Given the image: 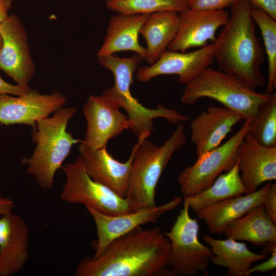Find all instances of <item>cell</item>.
<instances>
[{"mask_svg":"<svg viewBox=\"0 0 276 276\" xmlns=\"http://www.w3.org/2000/svg\"><path fill=\"white\" fill-rule=\"evenodd\" d=\"M271 183H267L254 192L228 198L203 207L196 212L212 234L221 235L227 226L244 215L248 210L263 202Z\"/></svg>","mask_w":276,"mask_h":276,"instance_id":"cell-19","label":"cell"},{"mask_svg":"<svg viewBox=\"0 0 276 276\" xmlns=\"http://www.w3.org/2000/svg\"><path fill=\"white\" fill-rule=\"evenodd\" d=\"M29 232L25 221L13 212L0 218V276L21 270L29 258Z\"/></svg>","mask_w":276,"mask_h":276,"instance_id":"cell-17","label":"cell"},{"mask_svg":"<svg viewBox=\"0 0 276 276\" xmlns=\"http://www.w3.org/2000/svg\"><path fill=\"white\" fill-rule=\"evenodd\" d=\"M247 0H236L226 24L213 44L218 70L234 75L256 89L263 87L265 77L261 67L264 53L257 37L255 23Z\"/></svg>","mask_w":276,"mask_h":276,"instance_id":"cell-2","label":"cell"},{"mask_svg":"<svg viewBox=\"0 0 276 276\" xmlns=\"http://www.w3.org/2000/svg\"><path fill=\"white\" fill-rule=\"evenodd\" d=\"M263 204L272 221L276 224V183L271 184L264 196Z\"/></svg>","mask_w":276,"mask_h":276,"instance_id":"cell-30","label":"cell"},{"mask_svg":"<svg viewBox=\"0 0 276 276\" xmlns=\"http://www.w3.org/2000/svg\"><path fill=\"white\" fill-rule=\"evenodd\" d=\"M214 61L213 43L190 52L167 50L153 64L140 67L136 80L147 82L157 76H178V82L186 84Z\"/></svg>","mask_w":276,"mask_h":276,"instance_id":"cell-14","label":"cell"},{"mask_svg":"<svg viewBox=\"0 0 276 276\" xmlns=\"http://www.w3.org/2000/svg\"><path fill=\"white\" fill-rule=\"evenodd\" d=\"M251 7L263 10L276 20V0H247Z\"/></svg>","mask_w":276,"mask_h":276,"instance_id":"cell-33","label":"cell"},{"mask_svg":"<svg viewBox=\"0 0 276 276\" xmlns=\"http://www.w3.org/2000/svg\"><path fill=\"white\" fill-rule=\"evenodd\" d=\"M254 21L260 29L268 60L266 92L276 88V20L260 9L251 7Z\"/></svg>","mask_w":276,"mask_h":276,"instance_id":"cell-26","label":"cell"},{"mask_svg":"<svg viewBox=\"0 0 276 276\" xmlns=\"http://www.w3.org/2000/svg\"><path fill=\"white\" fill-rule=\"evenodd\" d=\"M236 0H188L189 8L200 10H220L231 7Z\"/></svg>","mask_w":276,"mask_h":276,"instance_id":"cell-29","label":"cell"},{"mask_svg":"<svg viewBox=\"0 0 276 276\" xmlns=\"http://www.w3.org/2000/svg\"><path fill=\"white\" fill-rule=\"evenodd\" d=\"M249 133L261 145L276 147V93L259 108L250 123Z\"/></svg>","mask_w":276,"mask_h":276,"instance_id":"cell-27","label":"cell"},{"mask_svg":"<svg viewBox=\"0 0 276 276\" xmlns=\"http://www.w3.org/2000/svg\"><path fill=\"white\" fill-rule=\"evenodd\" d=\"M12 3V0H0V25L9 16Z\"/></svg>","mask_w":276,"mask_h":276,"instance_id":"cell-35","label":"cell"},{"mask_svg":"<svg viewBox=\"0 0 276 276\" xmlns=\"http://www.w3.org/2000/svg\"><path fill=\"white\" fill-rule=\"evenodd\" d=\"M3 44V38L2 37L0 34V51L1 50Z\"/></svg>","mask_w":276,"mask_h":276,"instance_id":"cell-36","label":"cell"},{"mask_svg":"<svg viewBox=\"0 0 276 276\" xmlns=\"http://www.w3.org/2000/svg\"><path fill=\"white\" fill-rule=\"evenodd\" d=\"M188 200L169 231L164 233L170 243V268L174 275L192 276L206 272L212 253L210 247L199 240L197 219L189 213Z\"/></svg>","mask_w":276,"mask_h":276,"instance_id":"cell-6","label":"cell"},{"mask_svg":"<svg viewBox=\"0 0 276 276\" xmlns=\"http://www.w3.org/2000/svg\"><path fill=\"white\" fill-rule=\"evenodd\" d=\"M98 63L110 71L114 77L115 85H131L133 75L143 59L138 55L121 58L110 55L97 57Z\"/></svg>","mask_w":276,"mask_h":276,"instance_id":"cell-28","label":"cell"},{"mask_svg":"<svg viewBox=\"0 0 276 276\" xmlns=\"http://www.w3.org/2000/svg\"><path fill=\"white\" fill-rule=\"evenodd\" d=\"M151 133L144 132L138 137L128 159L121 162L107 151L106 146L93 149L81 143L78 148L85 170L94 180L107 187L118 195L125 197L135 152L142 142Z\"/></svg>","mask_w":276,"mask_h":276,"instance_id":"cell-13","label":"cell"},{"mask_svg":"<svg viewBox=\"0 0 276 276\" xmlns=\"http://www.w3.org/2000/svg\"><path fill=\"white\" fill-rule=\"evenodd\" d=\"M248 193L240 177L238 160L229 171L220 174L206 189L186 198L195 212L223 199Z\"/></svg>","mask_w":276,"mask_h":276,"instance_id":"cell-24","label":"cell"},{"mask_svg":"<svg viewBox=\"0 0 276 276\" xmlns=\"http://www.w3.org/2000/svg\"><path fill=\"white\" fill-rule=\"evenodd\" d=\"M179 26L178 13L172 11L150 14L141 27V34L147 47L145 60L154 63L168 50L174 39Z\"/></svg>","mask_w":276,"mask_h":276,"instance_id":"cell-23","label":"cell"},{"mask_svg":"<svg viewBox=\"0 0 276 276\" xmlns=\"http://www.w3.org/2000/svg\"><path fill=\"white\" fill-rule=\"evenodd\" d=\"M272 93L258 92L238 77L208 67L185 84L181 102L193 106L200 99H211L251 123Z\"/></svg>","mask_w":276,"mask_h":276,"instance_id":"cell-4","label":"cell"},{"mask_svg":"<svg viewBox=\"0 0 276 276\" xmlns=\"http://www.w3.org/2000/svg\"><path fill=\"white\" fill-rule=\"evenodd\" d=\"M226 238L245 241L257 246L276 242V224L267 214L264 205L255 206L225 228Z\"/></svg>","mask_w":276,"mask_h":276,"instance_id":"cell-22","label":"cell"},{"mask_svg":"<svg viewBox=\"0 0 276 276\" xmlns=\"http://www.w3.org/2000/svg\"><path fill=\"white\" fill-rule=\"evenodd\" d=\"M185 126L177 125L171 135L160 146L148 138L136 150L125 197L132 211L156 205V189L159 179L174 154L186 142Z\"/></svg>","mask_w":276,"mask_h":276,"instance_id":"cell-5","label":"cell"},{"mask_svg":"<svg viewBox=\"0 0 276 276\" xmlns=\"http://www.w3.org/2000/svg\"><path fill=\"white\" fill-rule=\"evenodd\" d=\"M267 259V258H266ZM276 267V249L271 252V256L266 261L251 267L248 272L249 275L256 272L260 273L274 270Z\"/></svg>","mask_w":276,"mask_h":276,"instance_id":"cell-32","label":"cell"},{"mask_svg":"<svg viewBox=\"0 0 276 276\" xmlns=\"http://www.w3.org/2000/svg\"><path fill=\"white\" fill-rule=\"evenodd\" d=\"M107 8L118 14L137 15L166 11L179 13L189 8L188 0H106Z\"/></svg>","mask_w":276,"mask_h":276,"instance_id":"cell-25","label":"cell"},{"mask_svg":"<svg viewBox=\"0 0 276 276\" xmlns=\"http://www.w3.org/2000/svg\"><path fill=\"white\" fill-rule=\"evenodd\" d=\"M31 89L28 86L12 84L4 80L0 76V95L9 94L19 96L28 93Z\"/></svg>","mask_w":276,"mask_h":276,"instance_id":"cell-31","label":"cell"},{"mask_svg":"<svg viewBox=\"0 0 276 276\" xmlns=\"http://www.w3.org/2000/svg\"><path fill=\"white\" fill-rule=\"evenodd\" d=\"M248 131L239 144L237 154L241 179L247 193H251L261 184L275 180L276 147L261 145Z\"/></svg>","mask_w":276,"mask_h":276,"instance_id":"cell-16","label":"cell"},{"mask_svg":"<svg viewBox=\"0 0 276 276\" xmlns=\"http://www.w3.org/2000/svg\"><path fill=\"white\" fill-rule=\"evenodd\" d=\"M3 44L0 51V70L16 83L28 86L35 73L29 50L27 32L15 15H9L0 25Z\"/></svg>","mask_w":276,"mask_h":276,"instance_id":"cell-10","label":"cell"},{"mask_svg":"<svg viewBox=\"0 0 276 276\" xmlns=\"http://www.w3.org/2000/svg\"><path fill=\"white\" fill-rule=\"evenodd\" d=\"M170 243L158 227L140 226L112 241L97 257L78 263L75 276H174Z\"/></svg>","mask_w":276,"mask_h":276,"instance_id":"cell-1","label":"cell"},{"mask_svg":"<svg viewBox=\"0 0 276 276\" xmlns=\"http://www.w3.org/2000/svg\"><path fill=\"white\" fill-rule=\"evenodd\" d=\"M61 168L66 177L60 194L63 201L81 204L110 215L132 211L126 197H121L89 176L80 156L75 162L66 164Z\"/></svg>","mask_w":276,"mask_h":276,"instance_id":"cell-7","label":"cell"},{"mask_svg":"<svg viewBox=\"0 0 276 276\" xmlns=\"http://www.w3.org/2000/svg\"><path fill=\"white\" fill-rule=\"evenodd\" d=\"M87 122L85 137L80 143L93 149L107 146L109 140L129 129L128 117L110 98L91 95L83 107Z\"/></svg>","mask_w":276,"mask_h":276,"instance_id":"cell-11","label":"cell"},{"mask_svg":"<svg viewBox=\"0 0 276 276\" xmlns=\"http://www.w3.org/2000/svg\"><path fill=\"white\" fill-rule=\"evenodd\" d=\"M242 118L225 107L212 106L197 116L190 123V139L198 156L222 144Z\"/></svg>","mask_w":276,"mask_h":276,"instance_id":"cell-18","label":"cell"},{"mask_svg":"<svg viewBox=\"0 0 276 276\" xmlns=\"http://www.w3.org/2000/svg\"><path fill=\"white\" fill-rule=\"evenodd\" d=\"M149 15L112 16L108 22L103 42L97 56H104L123 51H131L145 59L146 49L141 45L139 35L141 27Z\"/></svg>","mask_w":276,"mask_h":276,"instance_id":"cell-20","label":"cell"},{"mask_svg":"<svg viewBox=\"0 0 276 276\" xmlns=\"http://www.w3.org/2000/svg\"><path fill=\"white\" fill-rule=\"evenodd\" d=\"M202 238L212 251L211 262L227 268V275L249 276L248 272L252 264L267 258V254L254 252L239 241L228 238L217 239L207 234Z\"/></svg>","mask_w":276,"mask_h":276,"instance_id":"cell-21","label":"cell"},{"mask_svg":"<svg viewBox=\"0 0 276 276\" xmlns=\"http://www.w3.org/2000/svg\"><path fill=\"white\" fill-rule=\"evenodd\" d=\"M15 208L14 201L4 196L0 192V216L12 212Z\"/></svg>","mask_w":276,"mask_h":276,"instance_id":"cell-34","label":"cell"},{"mask_svg":"<svg viewBox=\"0 0 276 276\" xmlns=\"http://www.w3.org/2000/svg\"><path fill=\"white\" fill-rule=\"evenodd\" d=\"M66 97L60 92L41 94L31 89L14 96L0 95V124L5 125L25 124L36 128L38 121L62 108Z\"/></svg>","mask_w":276,"mask_h":276,"instance_id":"cell-12","label":"cell"},{"mask_svg":"<svg viewBox=\"0 0 276 276\" xmlns=\"http://www.w3.org/2000/svg\"><path fill=\"white\" fill-rule=\"evenodd\" d=\"M76 112L75 107L61 108L51 117L38 121L33 129L32 137L36 147L31 157L22 158L21 163L43 190L52 188L56 173L62 168L72 146L81 142L66 130Z\"/></svg>","mask_w":276,"mask_h":276,"instance_id":"cell-3","label":"cell"},{"mask_svg":"<svg viewBox=\"0 0 276 276\" xmlns=\"http://www.w3.org/2000/svg\"><path fill=\"white\" fill-rule=\"evenodd\" d=\"M182 200L181 197H174L159 205L116 215L103 214L86 207L94 219L97 232V238L92 243L95 251L93 257L99 256L116 239L142 225L156 222L162 215L176 209Z\"/></svg>","mask_w":276,"mask_h":276,"instance_id":"cell-9","label":"cell"},{"mask_svg":"<svg viewBox=\"0 0 276 276\" xmlns=\"http://www.w3.org/2000/svg\"><path fill=\"white\" fill-rule=\"evenodd\" d=\"M229 16L225 10H200L190 8L178 13L176 35L168 50L185 52L195 47H203L216 39V33L227 23Z\"/></svg>","mask_w":276,"mask_h":276,"instance_id":"cell-15","label":"cell"},{"mask_svg":"<svg viewBox=\"0 0 276 276\" xmlns=\"http://www.w3.org/2000/svg\"><path fill=\"white\" fill-rule=\"evenodd\" d=\"M250 123L242 126L228 140L217 147L198 156L192 165L185 168L178 177L183 197L192 196L210 186L223 172L232 169L238 162V148L249 131Z\"/></svg>","mask_w":276,"mask_h":276,"instance_id":"cell-8","label":"cell"}]
</instances>
